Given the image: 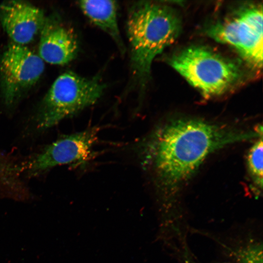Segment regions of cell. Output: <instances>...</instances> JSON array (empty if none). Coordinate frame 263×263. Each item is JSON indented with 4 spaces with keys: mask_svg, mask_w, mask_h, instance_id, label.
Instances as JSON below:
<instances>
[{
    "mask_svg": "<svg viewBox=\"0 0 263 263\" xmlns=\"http://www.w3.org/2000/svg\"><path fill=\"white\" fill-rule=\"evenodd\" d=\"M262 132L259 128L244 130L181 117L157 126L138 141L135 150L141 168L151 178L165 207L170 213L173 209L175 214L181 189L208 155L229 145L257 139Z\"/></svg>",
    "mask_w": 263,
    "mask_h": 263,
    "instance_id": "1",
    "label": "cell"
},
{
    "mask_svg": "<svg viewBox=\"0 0 263 263\" xmlns=\"http://www.w3.org/2000/svg\"><path fill=\"white\" fill-rule=\"evenodd\" d=\"M181 20L172 7L150 1L132 4L127 31L131 49V85L144 94L155 57L173 43L181 31Z\"/></svg>",
    "mask_w": 263,
    "mask_h": 263,
    "instance_id": "2",
    "label": "cell"
},
{
    "mask_svg": "<svg viewBox=\"0 0 263 263\" xmlns=\"http://www.w3.org/2000/svg\"><path fill=\"white\" fill-rule=\"evenodd\" d=\"M169 63L206 97L227 92L243 74L237 62L201 45L185 48L172 55Z\"/></svg>",
    "mask_w": 263,
    "mask_h": 263,
    "instance_id": "3",
    "label": "cell"
},
{
    "mask_svg": "<svg viewBox=\"0 0 263 263\" xmlns=\"http://www.w3.org/2000/svg\"><path fill=\"white\" fill-rule=\"evenodd\" d=\"M106 87L99 75L84 77L72 72L64 73L55 80L43 100L38 127H52L95 104Z\"/></svg>",
    "mask_w": 263,
    "mask_h": 263,
    "instance_id": "4",
    "label": "cell"
},
{
    "mask_svg": "<svg viewBox=\"0 0 263 263\" xmlns=\"http://www.w3.org/2000/svg\"><path fill=\"white\" fill-rule=\"evenodd\" d=\"M263 6L250 4L206 29L216 41L234 48L252 66L263 65Z\"/></svg>",
    "mask_w": 263,
    "mask_h": 263,
    "instance_id": "5",
    "label": "cell"
},
{
    "mask_svg": "<svg viewBox=\"0 0 263 263\" xmlns=\"http://www.w3.org/2000/svg\"><path fill=\"white\" fill-rule=\"evenodd\" d=\"M44 61L25 45L13 43L0 60L3 95L9 104L23 91L35 84L44 70Z\"/></svg>",
    "mask_w": 263,
    "mask_h": 263,
    "instance_id": "6",
    "label": "cell"
},
{
    "mask_svg": "<svg viewBox=\"0 0 263 263\" xmlns=\"http://www.w3.org/2000/svg\"><path fill=\"white\" fill-rule=\"evenodd\" d=\"M99 131V127L94 126L61 137L35 157L28 168L40 171L62 165H85L95 156L94 148Z\"/></svg>",
    "mask_w": 263,
    "mask_h": 263,
    "instance_id": "7",
    "label": "cell"
},
{
    "mask_svg": "<svg viewBox=\"0 0 263 263\" xmlns=\"http://www.w3.org/2000/svg\"><path fill=\"white\" fill-rule=\"evenodd\" d=\"M45 20L41 9L25 2L11 1L0 5L1 25L16 44L25 45L32 41Z\"/></svg>",
    "mask_w": 263,
    "mask_h": 263,
    "instance_id": "8",
    "label": "cell"
},
{
    "mask_svg": "<svg viewBox=\"0 0 263 263\" xmlns=\"http://www.w3.org/2000/svg\"><path fill=\"white\" fill-rule=\"evenodd\" d=\"M40 32L38 55L44 61L62 65L76 57L78 43L75 35L59 19H46Z\"/></svg>",
    "mask_w": 263,
    "mask_h": 263,
    "instance_id": "9",
    "label": "cell"
},
{
    "mask_svg": "<svg viewBox=\"0 0 263 263\" xmlns=\"http://www.w3.org/2000/svg\"><path fill=\"white\" fill-rule=\"evenodd\" d=\"M78 5L84 15L114 40L121 54L124 46L117 21V4L113 0H82Z\"/></svg>",
    "mask_w": 263,
    "mask_h": 263,
    "instance_id": "10",
    "label": "cell"
},
{
    "mask_svg": "<svg viewBox=\"0 0 263 263\" xmlns=\"http://www.w3.org/2000/svg\"><path fill=\"white\" fill-rule=\"evenodd\" d=\"M263 144L262 136L256 139L247 154V168L252 181L258 189L263 187Z\"/></svg>",
    "mask_w": 263,
    "mask_h": 263,
    "instance_id": "11",
    "label": "cell"
},
{
    "mask_svg": "<svg viewBox=\"0 0 263 263\" xmlns=\"http://www.w3.org/2000/svg\"><path fill=\"white\" fill-rule=\"evenodd\" d=\"M241 263H263V246L258 243L247 245L235 252Z\"/></svg>",
    "mask_w": 263,
    "mask_h": 263,
    "instance_id": "12",
    "label": "cell"
}]
</instances>
